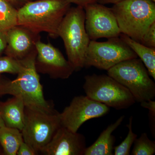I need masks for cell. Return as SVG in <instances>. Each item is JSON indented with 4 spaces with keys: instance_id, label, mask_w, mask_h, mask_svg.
Returning <instances> with one entry per match:
<instances>
[{
    "instance_id": "1",
    "label": "cell",
    "mask_w": 155,
    "mask_h": 155,
    "mask_svg": "<svg viewBox=\"0 0 155 155\" xmlns=\"http://www.w3.org/2000/svg\"><path fill=\"white\" fill-rule=\"evenodd\" d=\"M36 51L22 60L17 77L14 80L0 81V96L9 94L20 97L25 107L47 112L53 113V103L45 99L43 87L35 66Z\"/></svg>"
},
{
    "instance_id": "2",
    "label": "cell",
    "mask_w": 155,
    "mask_h": 155,
    "mask_svg": "<svg viewBox=\"0 0 155 155\" xmlns=\"http://www.w3.org/2000/svg\"><path fill=\"white\" fill-rule=\"evenodd\" d=\"M71 5L67 0L29 1L18 9L17 25L57 38L61 22Z\"/></svg>"
},
{
    "instance_id": "3",
    "label": "cell",
    "mask_w": 155,
    "mask_h": 155,
    "mask_svg": "<svg viewBox=\"0 0 155 155\" xmlns=\"http://www.w3.org/2000/svg\"><path fill=\"white\" fill-rule=\"evenodd\" d=\"M85 15L82 6L70 7L61 22L58 36L64 41L68 61L75 71L84 67L90 39L85 28Z\"/></svg>"
},
{
    "instance_id": "4",
    "label": "cell",
    "mask_w": 155,
    "mask_h": 155,
    "mask_svg": "<svg viewBox=\"0 0 155 155\" xmlns=\"http://www.w3.org/2000/svg\"><path fill=\"white\" fill-rule=\"evenodd\" d=\"M111 9L121 34L138 42L155 22V3L150 0H123Z\"/></svg>"
},
{
    "instance_id": "5",
    "label": "cell",
    "mask_w": 155,
    "mask_h": 155,
    "mask_svg": "<svg viewBox=\"0 0 155 155\" xmlns=\"http://www.w3.org/2000/svg\"><path fill=\"white\" fill-rule=\"evenodd\" d=\"M107 75L127 88L136 102L154 98L155 83L140 59L122 61L108 70Z\"/></svg>"
},
{
    "instance_id": "6",
    "label": "cell",
    "mask_w": 155,
    "mask_h": 155,
    "mask_svg": "<svg viewBox=\"0 0 155 155\" xmlns=\"http://www.w3.org/2000/svg\"><path fill=\"white\" fill-rule=\"evenodd\" d=\"M83 88L87 97L117 110L126 109L136 102L127 88L108 75H87Z\"/></svg>"
},
{
    "instance_id": "7",
    "label": "cell",
    "mask_w": 155,
    "mask_h": 155,
    "mask_svg": "<svg viewBox=\"0 0 155 155\" xmlns=\"http://www.w3.org/2000/svg\"><path fill=\"white\" fill-rule=\"evenodd\" d=\"M61 126L60 113H47L25 107L23 141L40 153Z\"/></svg>"
},
{
    "instance_id": "8",
    "label": "cell",
    "mask_w": 155,
    "mask_h": 155,
    "mask_svg": "<svg viewBox=\"0 0 155 155\" xmlns=\"http://www.w3.org/2000/svg\"><path fill=\"white\" fill-rule=\"evenodd\" d=\"M137 58L119 37L108 38L104 42L91 40L86 52L84 67H93L107 71L122 61Z\"/></svg>"
},
{
    "instance_id": "9",
    "label": "cell",
    "mask_w": 155,
    "mask_h": 155,
    "mask_svg": "<svg viewBox=\"0 0 155 155\" xmlns=\"http://www.w3.org/2000/svg\"><path fill=\"white\" fill-rule=\"evenodd\" d=\"M110 111L108 106L91 99L86 95L75 96L60 113L61 125L73 132H78L86 121L105 116Z\"/></svg>"
},
{
    "instance_id": "10",
    "label": "cell",
    "mask_w": 155,
    "mask_h": 155,
    "mask_svg": "<svg viewBox=\"0 0 155 155\" xmlns=\"http://www.w3.org/2000/svg\"><path fill=\"white\" fill-rule=\"evenodd\" d=\"M84 9L85 29L90 40L120 36L121 33L111 8L95 2L88 3Z\"/></svg>"
},
{
    "instance_id": "11",
    "label": "cell",
    "mask_w": 155,
    "mask_h": 155,
    "mask_svg": "<svg viewBox=\"0 0 155 155\" xmlns=\"http://www.w3.org/2000/svg\"><path fill=\"white\" fill-rule=\"evenodd\" d=\"M36 48L35 66L38 73L46 74L53 79H65L75 71L61 51L50 43L45 44L39 40Z\"/></svg>"
},
{
    "instance_id": "12",
    "label": "cell",
    "mask_w": 155,
    "mask_h": 155,
    "mask_svg": "<svg viewBox=\"0 0 155 155\" xmlns=\"http://www.w3.org/2000/svg\"><path fill=\"white\" fill-rule=\"evenodd\" d=\"M86 148L84 135L61 125L40 153L45 155H84Z\"/></svg>"
},
{
    "instance_id": "13",
    "label": "cell",
    "mask_w": 155,
    "mask_h": 155,
    "mask_svg": "<svg viewBox=\"0 0 155 155\" xmlns=\"http://www.w3.org/2000/svg\"><path fill=\"white\" fill-rule=\"evenodd\" d=\"M6 56L20 61L36 51V44L40 34L17 25L7 31Z\"/></svg>"
},
{
    "instance_id": "14",
    "label": "cell",
    "mask_w": 155,
    "mask_h": 155,
    "mask_svg": "<svg viewBox=\"0 0 155 155\" xmlns=\"http://www.w3.org/2000/svg\"><path fill=\"white\" fill-rule=\"evenodd\" d=\"M25 108L20 97L14 96L5 102H0V114L5 126L21 131L25 121Z\"/></svg>"
},
{
    "instance_id": "15",
    "label": "cell",
    "mask_w": 155,
    "mask_h": 155,
    "mask_svg": "<svg viewBox=\"0 0 155 155\" xmlns=\"http://www.w3.org/2000/svg\"><path fill=\"white\" fill-rule=\"evenodd\" d=\"M125 116H122L100 134L96 141L90 146L87 147L84 155H113L114 144L116 139L112 133L123 122Z\"/></svg>"
},
{
    "instance_id": "16",
    "label": "cell",
    "mask_w": 155,
    "mask_h": 155,
    "mask_svg": "<svg viewBox=\"0 0 155 155\" xmlns=\"http://www.w3.org/2000/svg\"><path fill=\"white\" fill-rule=\"evenodd\" d=\"M119 37L133 50L142 61L150 75L155 80V48L147 47L121 34Z\"/></svg>"
},
{
    "instance_id": "17",
    "label": "cell",
    "mask_w": 155,
    "mask_h": 155,
    "mask_svg": "<svg viewBox=\"0 0 155 155\" xmlns=\"http://www.w3.org/2000/svg\"><path fill=\"white\" fill-rule=\"evenodd\" d=\"M23 141L22 132L17 128L5 126L0 127V145L5 155H16Z\"/></svg>"
},
{
    "instance_id": "18",
    "label": "cell",
    "mask_w": 155,
    "mask_h": 155,
    "mask_svg": "<svg viewBox=\"0 0 155 155\" xmlns=\"http://www.w3.org/2000/svg\"><path fill=\"white\" fill-rule=\"evenodd\" d=\"M18 25V9L6 0H0V30L7 31Z\"/></svg>"
},
{
    "instance_id": "19",
    "label": "cell",
    "mask_w": 155,
    "mask_h": 155,
    "mask_svg": "<svg viewBox=\"0 0 155 155\" xmlns=\"http://www.w3.org/2000/svg\"><path fill=\"white\" fill-rule=\"evenodd\" d=\"M134 147L130 154L153 155L155 153V142L150 140L147 134L142 133L134 142Z\"/></svg>"
},
{
    "instance_id": "20",
    "label": "cell",
    "mask_w": 155,
    "mask_h": 155,
    "mask_svg": "<svg viewBox=\"0 0 155 155\" xmlns=\"http://www.w3.org/2000/svg\"><path fill=\"white\" fill-rule=\"evenodd\" d=\"M133 120V116H130L129 119V123L126 125L128 129L127 137L119 145L114 147V155H130V148L137 136L136 134L134 133L132 130Z\"/></svg>"
},
{
    "instance_id": "21",
    "label": "cell",
    "mask_w": 155,
    "mask_h": 155,
    "mask_svg": "<svg viewBox=\"0 0 155 155\" xmlns=\"http://www.w3.org/2000/svg\"><path fill=\"white\" fill-rule=\"evenodd\" d=\"M21 68L20 61L8 56H0V74L8 73L17 74Z\"/></svg>"
},
{
    "instance_id": "22",
    "label": "cell",
    "mask_w": 155,
    "mask_h": 155,
    "mask_svg": "<svg viewBox=\"0 0 155 155\" xmlns=\"http://www.w3.org/2000/svg\"><path fill=\"white\" fill-rule=\"evenodd\" d=\"M140 103V106L142 107L149 110L150 125L151 130L153 134L155 133V101L153 100L144 101Z\"/></svg>"
},
{
    "instance_id": "23",
    "label": "cell",
    "mask_w": 155,
    "mask_h": 155,
    "mask_svg": "<svg viewBox=\"0 0 155 155\" xmlns=\"http://www.w3.org/2000/svg\"><path fill=\"white\" fill-rule=\"evenodd\" d=\"M140 43L147 47L155 48V22H153L144 34Z\"/></svg>"
},
{
    "instance_id": "24",
    "label": "cell",
    "mask_w": 155,
    "mask_h": 155,
    "mask_svg": "<svg viewBox=\"0 0 155 155\" xmlns=\"http://www.w3.org/2000/svg\"><path fill=\"white\" fill-rule=\"evenodd\" d=\"M38 153L24 141L21 143L17 150V155H37Z\"/></svg>"
},
{
    "instance_id": "25",
    "label": "cell",
    "mask_w": 155,
    "mask_h": 155,
    "mask_svg": "<svg viewBox=\"0 0 155 155\" xmlns=\"http://www.w3.org/2000/svg\"><path fill=\"white\" fill-rule=\"evenodd\" d=\"M7 45V31L0 30V56L5 51Z\"/></svg>"
},
{
    "instance_id": "26",
    "label": "cell",
    "mask_w": 155,
    "mask_h": 155,
    "mask_svg": "<svg viewBox=\"0 0 155 155\" xmlns=\"http://www.w3.org/2000/svg\"><path fill=\"white\" fill-rule=\"evenodd\" d=\"M6 1L11 3V5H13L15 8L18 10L26 3L31 1V0H6Z\"/></svg>"
},
{
    "instance_id": "27",
    "label": "cell",
    "mask_w": 155,
    "mask_h": 155,
    "mask_svg": "<svg viewBox=\"0 0 155 155\" xmlns=\"http://www.w3.org/2000/svg\"><path fill=\"white\" fill-rule=\"evenodd\" d=\"M71 4H74L76 5L84 7L88 3H90L89 0H67Z\"/></svg>"
},
{
    "instance_id": "28",
    "label": "cell",
    "mask_w": 155,
    "mask_h": 155,
    "mask_svg": "<svg viewBox=\"0 0 155 155\" xmlns=\"http://www.w3.org/2000/svg\"><path fill=\"white\" fill-rule=\"evenodd\" d=\"M123 0H98L97 2L100 3L101 4L105 5L107 4H115L116 3L122 2Z\"/></svg>"
},
{
    "instance_id": "29",
    "label": "cell",
    "mask_w": 155,
    "mask_h": 155,
    "mask_svg": "<svg viewBox=\"0 0 155 155\" xmlns=\"http://www.w3.org/2000/svg\"><path fill=\"white\" fill-rule=\"evenodd\" d=\"M5 126L4 120L1 116V114H0V127H3V126Z\"/></svg>"
},
{
    "instance_id": "30",
    "label": "cell",
    "mask_w": 155,
    "mask_h": 155,
    "mask_svg": "<svg viewBox=\"0 0 155 155\" xmlns=\"http://www.w3.org/2000/svg\"><path fill=\"white\" fill-rule=\"evenodd\" d=\"M0 155H4L2 148L1 145H0Z\"/></svg>"
},
{
    "instance_id": "31",
    "label": "cell",
    "mask_w": 155,
    "mask_h": 155,
    "mask_svg": "<svg viewBox=\"0 0 155 155\" xmlns=\"http://www.w3.org/2000/svg\"><path fill=\"white\" fill-rule=\"evenodd\" d=\"M89 1L90 2V3H93L97 2L98 0H89Z\"/></svg>"
},
{
    "instance_id": "32",
    "label": "cell",
    "mask_w": 155,
    "mask_h": 155,
    "mask_svg": "<svg viewBox=\"0 0 155 155\" xmlns=\"http://www.w3.org/2000/svg\"><path fill=\"white\" fill-rule=\"evenodd\" d=\"M150 1H152V2H155V0H150Z\"/></svg>"
},
{
    "instance_id": "33",
    "label": "cell",
    "mask_w": 155,
    "mask_h": 155,
    "mask_svg": "<svg viewBox=\"0 0 155 155\" xmlns=\"http://www.w3.org/2000/svg\"><path fill=\"white\" fill-rule=\"evenodd\" d=\"M31 1H33V0H31Z\"/></svg>"
}]
</instances>
